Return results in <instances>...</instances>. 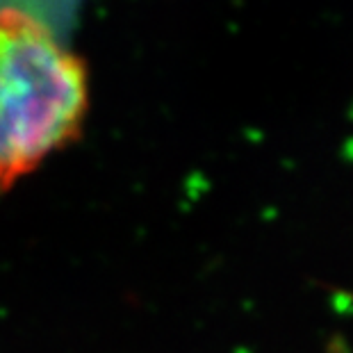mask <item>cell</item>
Here are the masks:
<instances>
[{
    "label": "cell",
    "instance_id": "1",
    "mask_svg": "<svg viewBox=\"0 0 353 353\" xmlns=\"http://www.w3.org/2000/svg\"><path fill=\"white\" fill-rule=\"evenodd\" d=\"M87 71L52 30L0 7V192L76 137Z\"/></svg>",
    "mask_w": 353,
    "mask_h": 353
}]
</instances>
